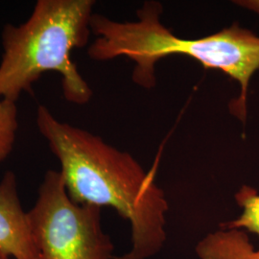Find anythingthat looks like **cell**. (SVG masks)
<instances>
[{"label": "cell", "mask_w": 259, "mask_h": 259, "mask_svg": "<svg viewBox=\"0 0 259 259\" xmlns=\"http://www.w3.org/2000/svg\"><path fill=\"white\" fill-rule=\"evenodd\" d=\"M36 122L61 164L70 199L78 204L110 206L129 221L132 247L113 259H148L162 250L169 205L155 174L99 136L57 119L46 106H38Z\"/></svg>", "instance_id": "6da1fadb"}, {"label": "cell", "mask_w": 259, "mask_h": 259, "mask_svg": "<svg viewBox=\"0 0 259 259\" xmlns=\"http://www.w3.org/2000/svg\"><path fill=\"white\" fill-rule=\"evenodd\" d=\"M162 10L159 2L147 1L137 11V20L125 22L93 14L91 29L96 38L88 55L99 62L119 57L132 60L133 82L146 90L157 84L158 61L173 55L194 59L205 68L218 69L238 83L239 96L230 104V111L245 124L250 80L259 70L258 35L233 23L206 37L183 38L161 23Z\"/></svg>", "instance_id": "7a4b0ae2"}, {"label": "cell", "mask_w": 259, "mask_h": 259, "mask_svg": "<svg viewBox=\"0 0 259 259\" xmlns=\"http://www.w3.org/2000/svg\"><path fill=\"white\" fill-rule=\"evenodd\" d=\"M93 0H38L30 18L20 25L6 24L2 31L0 98L12 102L48 71L62 77L64 97L85 105L91 87L71 60L75 48L88 45L92 33Z\"/></svg>", "instance_id": "3957f363"}, {"label": "cell", "mask_w": 259, "mask_h": 259, "mask_svg": "<svg viewBox=\"0 0 259 259\" xmlns=\"http://www.w3.org/2000/svg\"><path fill=\"white\" fill-rule=\"evenodd\" d=\"M27 214L39 259L114 258L111 238L103 232L101 207L74 203L60 172L47 171Z\"/></svg>", "instance_id": "277c9868"}, {"label": "cell", "mask_w": 259, "mask_h": 259, "mask_svg": "<svg viewBox=\"0 0 259 259\" xmlns=\"http://www.w3.org/2000/svg\"><path fill=\"white\" fill-rule=\"evenodd\" d=\"M0 252L14 259H39L19 201L16 174L8 171L0 182Z\"/></svg>", "instance_id": "5b68a950"}, {"label": "cell", "mask_w": 259, "mask_h": 259, "mask_svg": "<svg viewBox=\"0 0 259 259\" xmlns=\"http://www.w3.org/2000/svg\"><path fill=\"white\" fill-rule=\"evenodd\" d=\"M195 252L198 259H259L248 232L222 227L199 241Z\"/></svg>", "instance_id": "8992f818"}, {"label": "cell", "mask_w": 259, "mask_h": 259, "mask_svg": "<svg viewBox=\"0 0 259 259\" xmlns=\"http://www.w3.org/2000/svg\"><path fill=\"white\" fill-rule=\"evenodd\" d=\"M234 198L242 212L236 219L223 223L220 227L242 230L253 233L259 237L258 191L249 185H243L235 193Z\"/></svg>", "instance_id": "52a82bcc"}, {"label": "cell", "mask_w": 259, "mask_h": 259, "mask_svg": "<svg viewBox=\"0 0 259 259\" xmlns=\"http://www.w3.org/2000/svg\"><path fill=\"white\" fill-rule=\"evenodd\" d=\"M19 130L17 103L0 98V163L7 159L14 150Z\"/></svg>", "instance_id": "ba28073f"}, {"label": "cell", "mask_w": 259, "mask_h": 259, "mask_svg": "<svg viewBox=\"0 0 259 259\" xmlns=\"http://www.w3.org/2000/svg\"><path fill=\"white\" fill-rule=\"evenodd\" d=\"M233 4L259 15V0H234Z\"/></svg>", "instance_id": "9c48e42d"}, {"label": "cell", "mask_w": 259, "mask_h": 259, "mask_svg": "<svg viewBox=\"0 0 259 259\" xmlns=\"http://www.w3.org/2000/svg\"><path fill=\"white\" fill-rule=\"evenodd\" d=\"M0 259H12L8 255H6V254H4V253H2V252H0Z\"/></svg>", "instance_id": "30bf717a"}]
</instances>
